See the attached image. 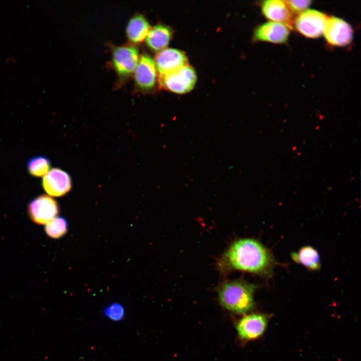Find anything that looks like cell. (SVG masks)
<instances>
[{
    "mask_svg": "<svg viewBox=\"0 0 361 361\" xmlns=\"http://www.w3.org/2000/svg\"><path fill=\"white\" fill-rule=\"evenodd\" d=\"M271 315L260 312L242 315L235 324L238 339L243 343L256 340L265 332Z\"/></svg>",
    "mask_w": 361,
    "mask_h": 361,
    "instance_id": "3",
    "label": "cell"
},
{
    "mask_svg": "<svg viewBox=\"0 0 361 361\" xmlns=\"http://www.w3.org/2000/svg\"><path fill=\"white\" fill-rule=\"evenodd\" d=\"M103 314L109 320L118 322L124 319L125 312L122 305L119 303H113L104 309Z\"/></svg>",
    "mask_w": 361,
    "mask_h": 361,
    "instance_id": "19",
    "label": "cell"
},
{
    "mask_svg": "<svg viewBox=\"0 0 361 361\" xmlns=\"http://www.w3.org/2000/svg\"><path fill=\"white\" fill-rule=\"evenodd\" d=\"M256 289L254 284L240 279L225 281L217 288L218 300L226 310L242 315L254 308Z\"/></svg>",
    "mask_w": 361,
    "mask_h": 361,
    "instance_id": "2",
    "label": "cell"
},
{
    "mask_svg": "<svg viewBox=\"0 0 361 361\" xmlns=\"http://www.w3.org/2000/svg\"><path fill=\"white\" fill-rule=\"evenodd\" d=\"M275 260L272 253L260 241L249 238L233 241L217 262L220 273L225 275L241 271L266 276L273 271Z\"/></svg>",
    "mask_w": 361,
    "mask_h": 361,
    "instance_id": "1",
    "label": "cell"
},
{
    "mask_svg": "<svg viewBox=\"0 0 361 361\" xmlns=\"http://www.w3.org/2000/svg\"><path fill=\"white\" fill-rule=\"evenodd\" d=\"M328 17L315 10H307L294 19L293 25L296 31L309 38H317L323 33Z\"/></svg>",
    "mask_w": 361,
    "mask_h": 361,
    "instance_id": "6",
    "label": "cell"
},
{
    "mask_svg": "<svg viewBox=\"0 0 361 361\" xmlns=\"http://www.w3.org/2000/svg\"><path fill=\"white\" fill-rule=\"evenodd\" d=\"M291 29V27L282 23L267 22L256 29L254 37L257 41L284 44L288 39Z\"/></svg>",
    "mask_w": 361,
    "mask_h": 361,
    "instance_id": "12",
    "label": "cell"
},
{
    "mask_svg": "<svg viewBox=\"0 0 361 361\" xmlns=\"http://www.w3.org/2000/svg\"><path fill=\"white\" fill-rule=\"evenodd\" d=\"M197 81L194 68L188 64L170 73L159 76V84L163 88L177 94L191 91Z\"/></svg>",
    "mask_w": 361,
    "mask_h": 361,
    "instance_id": "5",
    "label": "cell"
},
{
    "mask_svg": "<svg viewBox=\"0 0 361 361\" xmlns=\"http://www.w3.org/2000/svg\"><path fill=\"white\" fill-rule=\"evenodd\" d=\"M261 11L264 16L268 20L274 22L282 23L292 28L294 21L292 13L286 1L280 0L264 1L261 5Z\"/></svg>",
    "mask_w": 361,
    "mask_h": 361,
    "instance_id": "13",
    "label": "cell"
},
{
    "mask_svg": "<svg viewBox=\"0 0 361 361\" xmlns=\"http://www.w3.org/2000/svg\"><path fill=\"white\" fill-rule=\"evenodd\" d=\"M133 74L137 88L144 92L152 90L155 87L157 79V70L154 60L148 54L141 55Z\"/></svg>",
    "mask_w": 361,
    "mask_h": 361,
    "instance_id": "7",
    "label": "cell"
},
{
    "mask_svg": "<svg viewBox=\"0 0 361 361\" xmlns=\"http://www.w3.org/2000/svg\"><path fill=\"white\" fill-rule=\"evenodd\" d=\"M51 161L46 156L37 155L31 158L27 164L28 172L33 176H44L50 170Z\"/></svg>",
    "mask_w": 361,
    "mask_h": 361,
    "instance_id": "17",
    "label": "cell"
},
{
    "mask_svg": "<svg viewBox=\"0 0 361 361\" xmlns=\"http://www.w3.org/2000/svg\"><path fill=\"white\" fill-rule=\"evenodd\" d=\"M154 61L159 76L172 72L188 64L185 54L173 48H165L159 51Z\"/></svg>",
    "mask_w": 361,
    "mask_h": 361,
    "instance_id": "11",
    "label": "cell"
},
{
    "mask_svg": "<svg viewBox=\"0 0 361 361\" xmlns=\"http://www.w3.org/2000/svg\"><path fill=\"white\" fill-rule=\"evenodd\" d=\"M28 209L32 220L40 225L47 224L59 213L57 202L46 195H40L33 199L29 203Z\"/></svg>",
    "mask_w": 361,
    "mask_h": 361,
    "instance_id": "8",
    "label": "cell"
},
{
    "mask_svg": "<svg viewBox=\"0 0 361 361\" xmlns=\"http://www.w3.org/2000/svg\"><path fill=\"white\" fill-rule=\"evenodd\" d=\"M168 27L158 24L150 28L145 40L147 47L153 51H160L168 44L172 36Z\"/></svg>",
    "mask_w": 361,
    "mask_h": 361,
    "instance_id": "15",
    "label": "cell"
},
{
    "mask_svg": "<svg viewBox=\"0 0 361 361\" xmlns=\"http://www.w3.org/2000/svg\"><path fill=\"white\" fill-rule=\"evenodd\" d=\"M323 34L327 42L334 46H345L350 43L353 38L350 25L335 17H328Z\"/></svg>",
    "mask_w": 361,
    "mask_h": 361,
    "instance_id": "9",
    "label": "cell"
},
{
    "mask_svg": "<svg viewBox=\"0 0 361 361\" xmlns=\"http://www.w3.org/2000/svg\"><path fill=\"white\" fill-rule=\"evenodd\" d=\"M42 185L48 195L59 197L70 191L72 182L67 172L60 168H53L43 176Z\"/></svg>",
    "mask_w": 361,
    "mask_h": 361,
    "instance_id": "10",
    "label": "cell"
},
{
    "mask_svg": "<svg viewBox=\"0 0 361 361\" xmlns=\"http://www.w3.org/2000/svg\"><path fill=\"white\" fill-rule=\"evenodd\" d=\"M150 25L146 18L141 14H136L129 20L126 28L128 40L133 44H139L145 39Z\"/></svg>",
    "mask_w": 361,
    "mask_h": 361,
    "instance_id": "14",
    "label": "cell"
},
{
    "mask_svg": "<svg viewBox=\"0 0 361 361\" xmlns=\"http://www.w3.org/2000/svg\"><path fill=\"white\" fill-rule=\"evenodd\" d=\"M291 12L301 13L310 5V1H286Z\"/></svg>",
    "mask_w": 361,
    "mask_h": 361,
    "instance_id": "20",
    "label": "cell"
},
{
    "mask_svg": "<svg viewBox=\"0 0 361 361\" xmlns=\"http://www.w3.org/2000/svg\"><path fill=\"white\" fill-rule=\"evenodd\" d=\"M68 223L63 218L57 217L46 224L45 232L52 238H59L63 236L67 231Z\"/></svg>",
    "mask_w": 361,
    "mask_h": 361,
    "instance_id": "18",
    "label": "cell"
},
{
    "mask_svg": "<svg viewBox=\"0 0 361 361\" xmlns=\"http://www.w3.org/2000/svg\"><path fill=\"white\" fill-rule=\"evenodd\" d=\"M112 52L113 68L124 82L133 73L139 58L138 49L134 45L124 44L113 47Z\"/></svg>",
    "mask_w": 361,
    "mask_h": 361,
    "instance_id": "4",
    "label": "cell"
},
{
    "mask_svg": "<svg viewBox=\"0 0 361 361\" xmlns=\"http://www.w3.org/2000/svg\"><path fill=\"white\" fill-rule=\"evenodd\" d=\"M292 260L297 263L304 266L307 269L317 271L320 269V256L318 251L310 246L300 248L297 252L291 253Z\"/></svg>",
    "mask_w": 361,
    "mask_h": 361,
    "instance_id": "16",
    "label": "cell"
}]
</instances>
